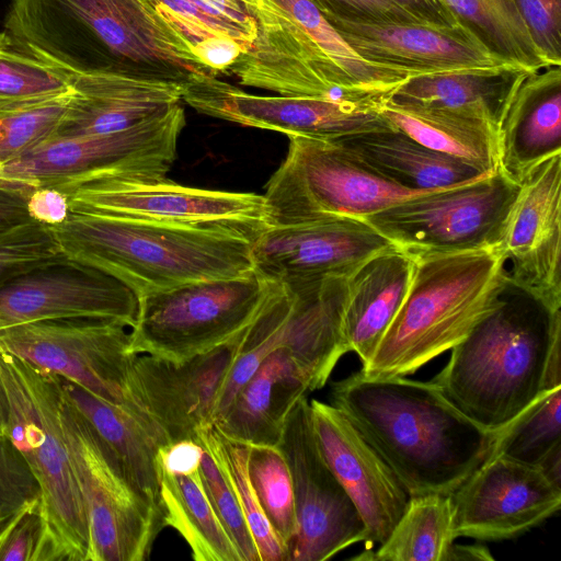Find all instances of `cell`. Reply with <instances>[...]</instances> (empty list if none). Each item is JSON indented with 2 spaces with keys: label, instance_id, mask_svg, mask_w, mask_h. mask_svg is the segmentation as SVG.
<instances>
[{
  "label": "cell",
  "instance_id": "1",
  "mask_svg": "<svg viewBox=\"0 0 561 561\" xmlns=\"http://www.w3.org/2000/svg\"><path fill=\"white\" fill-rule=\"evenodd\" d=\"M330 399L381 456L410 496L450 495L489 457L499 431L459 410L432 381L355 371Z\"/></svg>",
  "mask_w": 561,
  "mask_h": 561
},
{
  "label": "cell",
  "instance_id": "2",
  "mask_svg": "<svg viewBox=\"0 0 561 561\" xmlns=\"http://www.w3.org/2000/svg\"><path fill=\"white\" fill-rule=\"evenodd\" d=\"M431 381L474 422L501 431L546 389L561 386V309L506 275L494 308Z\"/></svg>",
  "mask_w": 561,
  "mask_h": 561
},
{
  "label": "cell",
  "instance_id": "3",
  "mask_svg": "<svg viewBox=\"0 0 561 561\" xmlns=\"http://www.w3.org/2000/svg\"><path fill=\"white\" fill-rule=\"evenodd\" d=\"M3 26L26 51L77 75L169 79L188 51L152 0H10Z\"/></svg>",
  "mask_w": 561,
  "mask_h": 561
},
{
  "label": "cell",
  "instance_id": "4",
  "mask_svg": "<svg viewBox=\"0 0 561 561\" xmlns=\"http://www.w3.org/2000/svg\"><path fill=\"white\" fill-rule=\"evenodd\" d=\"M49 227L68 259L113 276L137 298L253 270L254 239L233 228L181 226L78 211H70L62 222Z\"/></svg>",
  "mask_w": 561,
  "mask_h": 561
},
{
  "label": "cell",
  "instance_id": "5",
  "mask_svg": "<svg viewBox=\"0 0 561 561\" xmlns=\"http://www.w3.org/2000/svg\"><path fill=\"white\" fill-rule=\"evenodd\" d=\"M251 47L226 76L283 96L359 100L392 93L405 78L363 59L311 0H248Z\"/></svg>",
  "mask_w": 561,
  "mask_h": 561
},
{
  "label": "cell",
  "instance_id": "6",
  "mask_svg": "<svg viewBox=\"0 0 561 561\" xmlns=\"http://www.w3.org/2000/svg\"><path fill=\"white\" fill-rule=\"evenodd\" d=\"M411 255L408 294L360 369L367 377L408 376L450 351L494 308L507 275L501 249Z\"/></svg>",
  "mask_w": 561,
  "mask_h": 561
},
{
  "label": "cell",
  "instance_id": "7",
  "mask_svg": "<svg viewBox=\"0 0 561 561\" xmlns=\"http://www.w3.org/2000/svg\"><path fill=\"white\" fill-rule=\"evenodd\" d=\"M0 377L10 408L7 436L42 492L45 534L38 561H87L89 525L60 427V378L4 352Z\"/></svg>",
  "mask_w": 561,
  "mask_h": 561
},
{
  "label": "cell",
  "instance_id": "8",
  "mask_svg": "<svg viewBox=\"0 0 561 561\" xmlns=\"http://www.w3.org/2000/svg\"><path fill=\"white\" fill-rule=\"evenodd\" d=\"M272 286L253 268L139 297L130 351L183 363L226 345L255 318Z\"/></svg>",
  "mask_w": 561,
  "mask_h": 561
},
{
  "label": "cell",
  "instance_id": "9",
  "mask_svg": "<svg viewBox=\"0 0 561 561\" xmlns=\"http://www.w3.org/2000/svg\"><path fill=\"white\" fill-rule=\"evenodd\" d=\"M288 138L287 156L263 195L270 226L329 217L364 219L423 194L380 175L333 140Z\"/></svg>",
  "mask_w": 561,
  "mask_h": 561
},
{
  "label": "cell",
  "instance_id": "10",
  "mask_svg": "<svg viewBox=\"0 0 561 561\" xmlns=\"http://www.w3.org/2000/svg\"><path fill=\"white\" fill-rule=\"evenodd\" d=\"M185 126L182 103L128 129L50 138L0 168V180L33 187L71 181L156 182L167 179Z\"/></svg>",
  "mask_w": 561,
  "mask_h": 561
},
{
  "label": "cell",
  "instance_id": "11",
  "mask_svg": "<svg viewBox=\"0 0 561 561\" xmlns=\"http://www.w3.org/2000/svg\"><path fill=\"white\" fill-rule=\"evenodd\" d=\"M59 421L88 518L87 561L146 560L165 526L163 511L133 489L113 453L62 385Z\"/></svg>",
  "mask_w": 561,
  "mask_h": 561
},
{
  "label": "cell",
  "instance_id": "12",
  "mask_svg": "<svg viewBox=\"0 0 561 561\" xmlns=\"http://www.w3.org/2000/svg\"><path fill=\"white\" fill-rule=\"evenodd\" d=\"M519 184L499 169L474 181L423 193L364 218L410 253L501 249Z\"/></svg>",
  "mask_w": 561,
  "mask_h": 561
},
{
  "label": "cell",
  "instance_id": "13",
  "mask_svg": "<svg viewBox=\"0 0 561 561\" xmlns=\"http://www.w3.org/2000/svg\"><path fill=\"white\" fill-rule=\"evenodd\" d=\"M126 328L121 321L103 318L33 321L1 329L0 352L150 420L129 397V370L137 354L130 351Z\"/></svg>",
  "mask_w": 561,
  "mask_h": 561
},
{
  "label": "cell",
  "instance_id": "14",
  "mask_svg": "<svg viewBox=\"0 0 561 561\" xmlns=\"http://www.w3.org/2000/svg\"><path fill=\"white\" fill-rule=\"evenodd\" d=\"M47 187L67 196L70 211L192 227H227L253 239L270 226L265 198L254 193L191 187L168 179L72 181Z\"/></svg>",
  "mask_w": 561,
  "mask_h": 561
},
{
  "label": "cell",
  "instance_id": "15",
  "mask_svg": "<svg viewBox=\"0 0 561 561\" xmlns=\"http://www.w3.org/2000/svg\"><path fill=\"white\" fill-rule=\"evenodd\" d=\"M324 18L363 59L403 78L449 72H526L494 50L462 20L446 23Z\"/></svg>",
  "mask_w": 561,
  "mask_h": 561
},
{
  "label": "cell",
  "instance_id": "16",
  "mask_svg": "<svg viewBox=\"0 0 561 561\" xmlns=\"http://www.w3.org/2000/svg\"><path fill=\"white\" fill-rule=\"evenodd\" d=\"M277 446L290 471L297 519L287 561H324L366 542L364 522L319 447L307 394L291 408Z\"/></svg>",
  "mask_w": 561,
  "mask_h": 561
},
{
  "label": "cell",
  "instance_id": "17",
  "mask_svg": "<svg viewBox=\"0 0 561 561\" xmlns=\"http://www.w3.org/2000/svg\"><path fill=\"white\" fill-rule=\"evenodd\" d=\"M387 96L359 100L257 95L215 76L195 78L183 85L182 102L216 118L286 136L334 140L374 131L393 130L380 113Z\"/></svg>",
  "mask_w": 561,
  "mask_h": 561
},
{
  "label": "cell",
  "instance_id": "18",
  "mask_svg": "<svg viewBox=\"0 0 561 561\" xmlns=\"http://www.w3.org/2000/svg\"><path fill=\"white\" fill-rule=\"evenodd\" d=\"M458 537L499 541L519 537L561 507V489L536 467L489 455L451 494Z\"/></svg>",
  "mask_w": 561,
  "mask_h": 561
},
{
  "label": "cell",
  "instance_id": "19",
  "mask_svg": "<svg viewBox=\"0 0 561 561\" xmlns=\"http://www.w3.org/2000/svg\"><path fill=\"white\" fill-rule=\"evenodd\" d=\"M391 247L360 218L271 225L253 240V268L285 285L348 277L366 260Z\"/></svg>",
  "mask_w": 561,
  "mask_h": 561
},
{
  "label": "cell",
  "instance_id": "20",
  "mask_svg": "<svg viewBox=\"0 0 561 561\" xmlns=\"http://www.w3.org/2000/svg\"><path fill=\"white\" fill-rule=\"evenodd\" d=\"M236 340L183 363L149 354H137L133 359L128 377L130 400L170 444L196 440L197 432L214 423L234 362Z\"/></svg>",
  "mask_w": 561,
  "mask_h": 561
},
{
  "label": "cell",
  "instance_id": "21",
  "mask_svg": "<svg viewBox=\"0 0 561 561\" xmlns=\"http://www.w3.org/2000/svg\"><path fill=\"white\" fill-rule=\"evenodd\" d=\"M137 309L138 298L126 285L66 255L0 286V330L66 318L112 319L130 328Z\"/></svg>",
  "mask_w": 561,
  "mask_h": 561
},
{
  "label": "cell",
  "instance_id": "22",
  "mask_svg": "<svg viewBox=\"0 0 561 561\" xmlns=\"http://www.w3.org/2000/svg\"><path fill=\"white\" fill-rule=\"evenodd\" d=\"M501 250L508 278L561 309V154L533 169L519 184Z\"/></svg>",
  "mask_w": 561,
  "mask_h": 561
},
{
  "label": "cell",
  "instance_id": "23",
  "mask_svg": "<svg viewBox=\"0 0 561 561\" xmlns=\"http://www.w3.org/2000/svg\"><path fill=\"white\" fill-rule=\"evenodd\" d=\"M309 403L321 453L364 522L367 546L380 545L403 514L409 493L342 411L317 399Z\"/></svg>",
  "mask_w": 561,
  "mask_h": 561
},
{
  "label": "cell",
  "instance_id": "24",
  "mask_svg": "<svg viewBox=\"0 0 561 561\" xmlns=\"http://www.w3.org/2000/svg\"><path fill=\"white\" fill-rule=\"evenodd\" d=\"M285 286L288 294L275 331V350L289 354L310 392L325 386L350 352L343 328L347 277Z\"/></svg>",
  "mask_w": 561,
  "mask_h": 561
},
{
  "label": "cell",
  "instance_id": "25",
  "mask_svg": "<svg viewBox=\"0 0 561 561\" xmlns=\"http://www.w3.org/2000/svg\"><path fill=\"white\" fill-rule=\"evenodd\" d=\"M73 75L57 137L122 131L182 103L183 85L178 82L115 72Z\"/></svg>",
  "mask_w": 561,
  "mask_h": 561
},
{
  "label": "cell",
  "instance_id": "26",
  "mask_svg": "<svg viewBox=\"0 0 561 561\" xmlns=\"http://www.w3.org/2000/svg\"><path fill=\"white\" fill-rule=\"evenodd\" d=\"M517 83L497 129L499 170L520 184L545 160L561 154L560 75Z\"/></svg>",
  "mask_w": 561,
  "mask_h": 561
},
{
  "label": "cell",
  "instance_id": "27",
  "mask_svg": "<svg viewBox=\"0 0 561 561\" xmlns=\"http://www.w3.org/2000/svg\"><path fill=\"white\" fill-rule=\"evenodd\" d=\"M414 257L397 248L383 250L347 277L344 335L362 367L373 357L408 294Z\"/></svg>",
  "mask_w": 561,
  "mask_h": 561
},
{
  "label": "cell",
  "instance_id": "28",
  "mask_svg": "<svg viewBox=\"0 0 561 561\" xmlns=\"http://www.w3.org/2000/svg\"><path fill=\"white\" fill-rule=\"evenodd\" d=\"M307 392L289 354L277 348L261 362L214 424L247 445L277 446L291 408Z\"/></svg>",
  "mask_w": 561,
  "mask_h": 561
},
{
  "label": "cell",
  "instance_id": "29",
  "mask_svg": "<svg viewBox=\"0 0 561 561\" xmlns=\"http://www.w3.org/2000/svg\"><path fill=\"white\" fill-rule=\"evenodd\" d=\"M59 378L66 394L113 453L133 489L163 511L156 456L170 443L162 431L151 421Z\"/></svg>",
  "mask_w": 561,
  "mask_h": 561
},
{
  "label": "cell",
  "instance_id": "30",
  "mask_svg": "<svg viewBox=\"0 0 561 561\" xmlns=\"http://www.w3.org/2000/svg\"><path fill=\"white\" fill-rule=\"evenodd\" d=\"M333 141L380 175L415 192L446 188L488 175L399 129L366 131Z\"/></svg>",
  "mask_w": 561,
  "mask_h": 561
},
{
  "label": "cell",
  "instance_id": "31",
  "mask_svg": "<svg viewBox=\"0 0 561 561\" xmlns=\"http://www.w3.org/2000/svg\"><path fill=\"white\" fill-rule=\"evenodd\" d=\"M380 113L420 144L459 159L480 173L499 169L497 129L489 122L449 108L387 96Z\"/></svg>",
  "mask_w": 561,
  "mask_h": 561
},
{
  "label": "cell",
  "instance_id": "32",
  "mask_svg": "<svg viewBox=\"0 0 561 561\" xmlns=\"http://www.w3.org/2000/svg\"><path fill=\"white\" fill-rule=\"evenodd\" d=\"M164 525L190 546L195 561H241L203 485L199 470L171 474L157 468Z\"/></svg>",
  "mask_w": 561,
  "mask_h": 561
},
{
  "label": "cell",
  "instance_id": "33",
  "mask_svg": "<svg viewBox=\"0 0 561 561\" xmlns=\"http://www.w3.org/2000/svg\"><path fill=\"white\" fill-rule=\"evenodd\" d=\"M465 72L408 77L390 95L392 99L462 112L499 129L506 105L523 76Z\"/></svg>",
  "mask_w": 561,
  "mask_h": 561
},
{
  "label": "cell",
  "instance_id": "34",
  "mask_svg": "<svg viewBox=\"0 0 561 561\" xmlns=\"http://www.w3.org/2000/svg\"><path fill=\"white\" fill-rule=\"evenodd\" d=\"M457 539L451 495L410 496L389 536L376 551L368 547L354 560L447 561Z\"/></svg>",
  "mask_w": 561,
  "mask_h": 561
},
{
  "label": "cell",
  "instance_id": "35",
  "mask_svg": "<svg viewBox=\"0 0 561 561\" xmlns=\"http://www.w3.org/2000/svg\"><path fill=\"white\" fill-rule=\"evenodd\" d=\"M196 440L229 482L254 539L260 561H287L288 549L264 515L249 478V445L227 437L214 423L202 427Z\"/></svg>",
  "mask_w": 561,
  "mask_h": 561
},
{
  "label": "cell",
  "instance_id": "36",
  "mask_svg": "<svg viewBox=\"0 0 561 561\" xmlns=\"http://www.w3.org/2000/svg\"><path fill=\"white\" fill-rule=\"evenodd\" d=\"M499 54L535 73L551 67L536 45L516 0H442Z\"/></svg>",
  "mask_w": 561,
  "mask_h": 561
},
{
  "label": "cell",
  "instance_id": "37",
  "mask_svg": "<svg viewBox=\"0 0 561 561\" xmlns=\"http://www.w3.org/2000/svg\"><path fill=\"white\" fill-rule=\"evenodd\" d=\"M75 75L44 61L0 32V111L70 94Z\"/></svg>",
  "mask_w": 561,
  "mask_h": 561
},
{
  "label": "cell",
  "instance_id": "38",
  "mask_svg": "<svg viewBox=\"0 0 561 561\" xmlns=\"http://www.w3.org/2000/svg\"><path fill=\"white\" fill-rule=\"evenodd\" d=\"M152 1L191 46L209 37L225 36L237 41L247 51L255 39L256 23L248 0Z\"/></svg>",
  "mask_w": 561,
  "mask_h": 561
},
{
  "label": "cell",
  "instance_id": "39",
  "mask_svg": "<svg viewBox=\"0 0 561 561\" xmlns=\"http://www.w3.org/2000/svg\"><path fill=\"white\" fill-rule=\"evenodd\" d=\"M561 386L546 389L512 422L499 431L490 455L536 467L561 445Z\"/></svg>",
  "mask_w": 561,
  "mask_h": 561
},
{
  "label": "cell",
  "instance_id": "40",
  "mask_svg": "<svg viewBox=\"0 0 561 561\" xmlns=\"http://www.w3.org/2000/svg\"><path fill=\"white\" fill-rule=\"evenodd\" d=\"M248 473L264 515L288 549L297 519L290 471L278 446L249 445Z\"/></svg>",
  "mask_w": 561,
  "mask_h": 561
},
{
  "label": "cell",
  "instance_id": "41",
  "mask_svg": "<svg viewBox=\"0 0 561 561\" xmlns=\"http://www.w3.org/2000/svg\"><path fill=\"white\" fill-rule=\"evenodd\" d=\"M71 93L0 111V168L55 135Z\"/></svg>",
  "mask_w": 561,
  "mask_h": 561
},
{
  "label": "cell",
  "instance_id": "42",
  "mask_svg": "<svg viewBox=\"0 0 561 561\" xmlns=\"http://www.w3.org/2000/svg\"><path fill=\"white\" fill-rule=\"evenodd\" d=\"M51 228L34 219L0 230V286L41 265L62 257Z\"/></svg>",
  "mask_w": 561,
  "mask_h": 561
},
{
  "label": "cell",
  "instance_id": "43",
  "mask_svg": "<svg viewBox=\"0 0 561 561\" xmlns=\"http://www.w3.org/2000/svg\"><path fill=\"white\" fill-rule=\"evenodd\" d=\"M42 502L39 484L7 435L0 434V538L27 510Z\"/></svg>",
  "mask_w": 561,
  "mask_h": 561
},
{
  "label": "cell",
  "instance_id": "44",
  "mask_svg": "<svg viewBox=\"0 0 561 561\" xmlns=\"http://www.w3.org/2000/svg\"><path fill=\"white\" fill-rule=\"evenodd\" d=\"M199 473L206 494L224 528L234 543L241 561H260L259 552L241 506L227 479L204 449Z\"/></svg>",
  "mask_w": 561,
  "mask_h": 561
},
{
  "label": "cell",
  "instance_id": "45",
  "mask_svg": "<svg viewBox=\"0 0 561 561\" xmlns=\"http://www.w3.org/2000/svg\"><path fill=\"white\" fill-rule=\"evenodd\" d=\"M529 32L551 67L561 64V0H516Z\"/></svg>",
  "mask_w": 561,
  "mask_h": 561
},
{
  "label": "cell",
  "instance_id": "46",
  "mask_svg": "<svg viewBox=\"0 0 561 561\" xmlns=\"http://www.w3.org/2000/svg\"><path fill=\"white\" fill-rule=\"evenodd\" d=\"M45 534L42 503L25 511L0 538V561H38Z\"/></svg>",
  "mask_w": 561,
  "mask_h": 561
},
{
  "label": "cell",
  "instance_id": "47",
  "mask_svg": "<svg viewBox=\"0 0 561 561\" xmlns=\"http://www.w3.org/2000/svg\"><path fill=\"white\" fill-rule=\"evenodd\" d=\"M324 16L367 21H434L394 0H311Z\"/></svg>",
  "mask_w": 561,
  "mask_h": 561
},
{
  "label": "cell",
  "instance_id": "48",
  "mask_svg": "<svg viewBox=\"0 0 561 561\" xmlns=\"http://www.w3.org/2000/svg\"><path fill=\"white\" fill-rule=\"evenodd\" d=\"M203 454L197 440H179L159 448L156 466L171 474H190L199 470Z\"/></svg>",
  "mask_w": 561,
  "mask_h": 561
},
{
  "label": "cell",
  "instance_id": "49",
  "mask_svg": "<svg viewBox=\"0 0 561 561\" xmlns=\"http://www.w3.org/2000/svg\"><path fill=\"white\" fill-rule=\"evenodd\" d=\"M198 60L216 76L225 75L245 50L230 37H209L191 46Z\"/></svg>",
  "mask_w": 561,
  "mask_h": 561
},
{
  "label": "cell",
  "instance_id": "50",
  "mask_svg": "<svg viewBox=\"0 0 561 561\" xmlns=\"http://www.w3.org/2000/svg\"><path fill=\"white\" fill-rule=\"evenodd\" d=\"M35 187L0 180V230L32 220L28 198Z\"/></svg>",
  "mask_w": 561,
  "mask_h": 561
},
{
  "label": "cell",
  "instance_id": "51",
  "mask_svg": "<svg viewBox=\"0 0 561 561\" xmlns=\"http://www.w3.org/2000/svg\"><path fill=\"white\" fill-rule=\"evenodd\" d=\"M31 217L47 226L62 222L70 213L67 196L54 187H35L27 203Z\"/></svg>",
  "mask_w": 561,
  "mask_h": 561
},
{
  "label": "cell",
  "instance_id": "52",
  "mask_svg": "<svg viewBox=\"0 0 561 561\" xmlns=\"http://www.w3.org/2000/svg\"><path fill=\"white\" fill-rule=\"evenodd\" d=\"M434 21L457 23L461 21L442 0H394Z\"/></svg>",
  "mask_w": 561,
  "mask_h": 561
},
{
  "label": "cell",
  "instance_id": "53",
  "mask_svg": "<svg viewBox=\"0 0 561 561\" xmlns=\"http://www.w3.org/2000/svg\"><path fill=\"white\" fill-rule=\"evenodd\" d=\"M536 468L554 486L561 489V445L547 454Z\"/></svg>",
  "mask_w": 561,
  "mask_h": 561
},
{
  "label": "cell",
  "instance_id": "54",
  "mask_svg": "<svg viewBox=\"0 0 561 561\" xmlns=\"http://www.w3.org/2000/svg\"><path fill=\"white\" fill-rule=\"evenodd\" d=\"M493 556L483 545H456L454 543L447 561L459 560H493Z\"/></svg>",
  "mask_w": 561,
  "mask_h": 561
},
{
  "label": "cell",
  "instance_id": "55",
  "mask_svg": "<svg viewBox=\"0 0 561 561\" xmlns=\"http://www.w3.org/2000/svg\"><path fill=\"white\" fill-rule=\"evenodd\" d=\"M9 400L8 396L0 377V434L7 435L8 425H9Z\"/></svg>",
  "mask_w": 561,
  "mask_h": 561
}]
</instances>
